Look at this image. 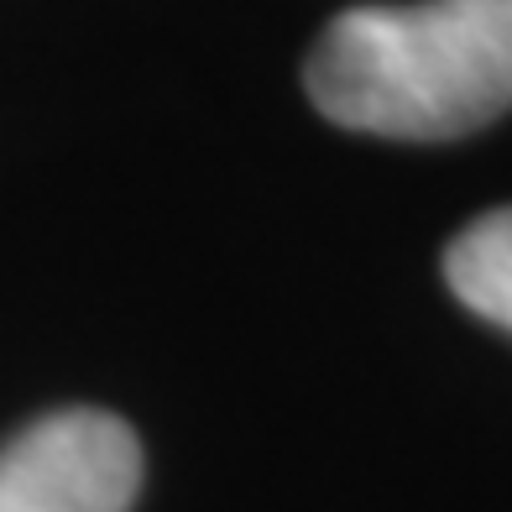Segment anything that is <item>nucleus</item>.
Segmentation results:
<instances>
[{
  "label": "nucleus",
  "instance_id": "7ed1b4c3",
  "mask_svg": "<svg viewBox=\"0 0 512 512\" xmlns=\"http://www.w3.org/2000/svg\"><path fill=\"white\" fill-rule=\"evenodd\" d=\"M445 283L471 314L512 335V204L460 230L445 251Z\"/></svg>",
  "mask_w": 512,
  "mask_h": 512
},
{
  "label": "nucleus",
  "instance_id": "f257e3e1",
  "mask_svg": "<svg viewBox=\"0 0 512 512\" xmlns=\"http://www.w3.org/2000/svg\"><path fill=\"white\" fill-rule=\"evenodd\" d=\"M324 121L392 142H450L512 105V0L351 6L309 53Z\"/></svg>",
  "mask_w": 512,
  "mask_h": 512
},
{
  "label": "nucleus",
  "instance_id": "f03ea898",
  "mask_svg": "<svg viewBox=\"0 0 512 512\" xmlns=\"http://www.w3.org/2000/svg\"><path fill=\"white\" fill-rule=\"evenodd\" d=\"M142 445L105 408H58L0 450V512H131Z\"/></svg>",
  "mask_w": 512,
  "mask_h": 512
}]
</instances>
